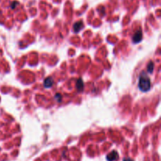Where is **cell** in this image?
Here are the masks:
<instances>
[{"instance_id": "277c9868", "label": "cell", "mask_w": 161, "mask_h": 161, "mask_svg": "<svg viewBox=\"0 0 161 161\" xmlns=\"http://www.w3.org/2000/svg\"><path fill=\"white\" fill-rule=\"evenodd\" d=\"M44 87L45 88H50L53 85V80L51 77H48L44 81Z\"/></svg>"}, {"instance_id": "9c48e42d", "label": "cell", "mask_w": 161, "mask_h": 161, "mask_svg": "<svg viewBox=\"0 0 161 161\" xmlns=\"http://www.w3.org/2000/svg\"><path fill=\"white\" fill-rule=\"evenodd\" d=\"M123 161H134V160L131 159H130V158H125V159H123Z\"/></svg>"}, {"instance_id": "30bf717a", "label": "cell", "mask_w": 161, "mask_h": 161, "mask_svg": "<svg viewBox=\"0 0 161 161\" xmlns=\"http://www.w3.org/2000/svg\"><path fill=\"white\" fill-rule=\"evenodd\" d=\"M15 4H17V3H13V6H12V8H13V9L14 6H15Z\"/></svg>"}, {"instance_id": "6da1fadb", "label": "cell", "mask_w": 161, "mask_h": 161, "mask_svg": "<svg viewBox=\"0 0 161 161\" xmlns=\"http://www.w3.org/2000/svg\"><path fill=\"white\" fill-rule=\"evenodd\" d=\"M138 87L139 89L142 92H148L150 89L151 87L150 79L145 73H141L139 77Z\"/></svg>"}, {"instance_id": "3957f363", "label": "cell", "mask_w": 161, "mask_h": 161, "mask_svg": "<svg viewBox=\"0 0 161 161\" xmlns=\"http://www.w3.org/2000/svg\"><path fill=\"white\" fill-rule=\"evenodd\" d=\"M106 159L108 161H115L116 159H118V153L116 151H112L107 155Z\"/></svg>"}, {"instance_id": "7a4b0ae2", "label": "cell", "mask_w": 161, "mask_h": 161, "mask_svg": "<svg viewBox=\"0 0 161 161\" xmlns=\"http://www.w3.org/2000/svg\"><path fill=\"white\" fill-rule=\"evenodd\" d=\"M142 39V33L141 30L137 31L134 33V36H133V42L134 44H138L139 43L141 40Z\"/></svg>"}, {"instance_id": "ba28073f", "label": "cell", "mask_w": 161, "mask_h": 161, "mask_svg": "<svg viewBox=\"0 0 161 161\" xmlns=\"http://www.w3.org/2000/svg\"><path fill=\"white\" fill-rule=\"evenodd\" d=\"M55 98L58 100V102H60V101L61 100V96L60 94H57V95L55 96Z\"/></svg>"}, {"instance_id": "52a82bcc", "label": "cell", "mask_w": 161, "mask_h": 161, "mask_svg": "<svg viewBox=\"0 0 161 161\" xmlns=\"http://www.w3.org/2000/svg\"><path fill=\"white\" fill-rule=\"evenodd\" d=\"M153 63H152V62H150L149 64H148V66H147V70L149 74H152V71H153Z\"/></svg>"}, {"instance_id": "5b68a950", "label": "cell", "mask_w": 161, "mask_h": 161, "mask_svg": "<svg viewBox=\"0 0 161 161\" xmlns=\"http://www.w3.org/2000/svg\"><path fill=\"white\" fill-rule=\"evenodd\" d=\"M83 28V22H81V21H80V22H76L74 25V26H73V29H74V31L76 32V33L79 32Z\"/></svg>"}, {"instance_id": "8992f818", "label": "cell", "mask_w": 161, "mask_h": 161, "mask_svg": "<svg viewBox=\"0 0 161 161\" xmlns=\"http://www.w3.org/2000/svg\"><path fill=\"white\" fill-rule=\"evenodd\" d=\"M76 87L78 88L79 91H82L83 89V82L81 79H79L77 81V84H76Z\"/></svg>"}]
</instances>
